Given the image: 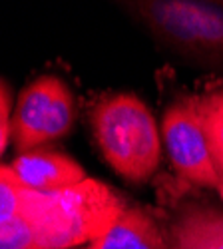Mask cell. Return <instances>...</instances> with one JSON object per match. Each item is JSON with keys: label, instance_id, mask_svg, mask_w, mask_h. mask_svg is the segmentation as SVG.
<instances>
[{"label": "cell", "instance_id": "obj_1", "mask_svg": "<svg viewBox=\"0 0 223 249\" xmlns=\"http://www.w3.org/2000/svg\"><path fill=\"white\" fill-rule=\"evenodd\" d=\"M126 212L120 196L98 179L56 192H24L22 215L32 227L36 249H76L102 237Z\"/></svg>", "mask_w": 223, "mask_h": 249}, {"label": "cell", "instance_id": "obj_6", "mask_svg": "<svg viewBox=\"0 0 223 249\" xmlns=\"http://www.w3.org/2000/svg\"><path fill=\"white\" fill-rule=\"evenodd\" d=\"M10 170L20 183L32 192H56L88 179L84 168L74 158L48 148L18 154L10 163Z\"/></svg>", "mask_w": 223, "mask_h": 249}, {"label": "cell", "instance_id": "obj_3", "mask_svg": "<svg viewBox=\"0 0 223 249\" xmlns=\"http://www.w3.org/2000/svg\"><path fill=\"white\" fill-rule=\"evenodd\" d=\"M130 10L170 46L223 64V4L195 0H144Z\"/></svg>", "mask_w": 223, "mask_h": 249}, {"label": "cell", "instance_id": "obj_9", "mask_svg": "<svg viewBox=\"0 0 223 249\" xmlns=\"http://www.w3.org/2000/svg\"><path fill=\"white\" fill-rule=\"evenodd\" d=\"M201 114H204L211 160L223 183V90H215L201 98Z\"/></svg>", "mask_w": 223, "mask_h": 249}, {"label": "cell", "instance_id": "obj_4", "mask_svg": "<svg viewBox=\"0 0 223 249\" xmlns=\"http://www.w3.org/2000/svg\"><path fill=\"white\" fill-rule=\"evenodd\" d=\"M74 96L58 76H40L20 92L12 114V140L20 154L66 136L74 124Z\"/></svg>", "mask_w": 223, "mask_h": 249}, {"label": "cell", "instance_id": "obj_12", "mask_svg": "<svg viewBox=\"0 0 223 249\" xmlns=\"http://www.w3.org/2000/svg\"><path fill=\"white\" fill-rule=\"evenodd\" d=\"M76 249H80V247H76Z\"/></svg>", "mask_w": 223, "mask_h": 249}, {"label": "cell", "instance_id": "obj_11", "mask_svg": "<svg viewBox=\"0 0 223 249\" xmlns=\"http://www.w3.org/2000/svg\"><path fill=\"white\" fill-rule=\"evenodd\" d=\"M12 136V96L4 80H0V156Z\"/></svg>", "mask_w": 223, "mask_h": 249}, {"label": "cell", "instance_id": "obj_5", "mask_svg": "<svg viewBox=\"0 0 223 249\" xmlns=\"http://www.w3.org/2000/svg\"><path fill=\"white\" fill-rule=\"evenodd\" d=\"M161 138L173 168L186 179L201 188L223 192L209 152L201 100L181 98L170 104L161 118Z\"/></svg>", "mask_w": 223, "mask_h": 249}, {"label": "cell", "instance_id": "obj_8", "mask_svg": "<svg viewBox=\"0 0 223 249\" xmlns=\"http://www.w3.org/2000/svg\"><path fill=\"white\" fill-rule=\"evenodd\" d=\"M173 249H223V212L189 207L173 227Z\"/></svg>", "mask_w": 223, "mask_h": 249}, {"label": "cell", "instance_id": "obj_7", "mask_svg": "<svg viewBox=\"0 0 223 249\" xmlns=\"http://www.w3.org/2000/svg\"><path fill=\"white\" fill-rule=\"evenodd\" d=\"M88 249H168L159 225L137 207H126L110 230Z\"/></svg>", "mask_w": 223, "mask_h": 249}, {"label": "cell", "instance_id": "obj_2", "mask_svg": "<svg viewBox=\"0 0 223 249\" xmlns=\"http://www.w3.org/2000/svg\"><path fill=\"white\" fill-rule=\"evenodd\" d=\"M94 140L110 168L128 181H148L159 165L161 136L150 108L134 94L100 100L90 116Z\"/></svg>", "mask_w": 223, "mask_h": 249}, {"label": "cell", "instance_id": "obj_10", "mask_svg": "<svg viewBox=\"0 0 223 249\" xmlns=\"http://www.w3.org/2000/svg\"><path fill=\"white\" fill-rule=\"evenodd\" d=\"M24 192L26 188L20 183L10 165H0V223L20 213Z\"/></svg>", "mask_w": 223, "mask_h": 249}]
</instances>
